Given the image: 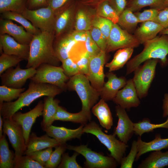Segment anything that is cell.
<instances>
[{"mask_svg":"<svg viewBox=\"0 0 168 168\" xmlns=\"http://www.w3.org/2000/svg\"><path fill=\"white\" fill-rule=\"evenodd\" d=\"M63 91L55 86L30 81L27 90L22 92L14 101L0 103V114L3 119H11L16 112L23 107L28 106L34 100L42 97H54Z\"/></svg>","mask_w":168,"mask_h":168,"instance_id":"1","label":"cell"},{"mask_svg":"<svg viewBox=\"0 0 168 168\" xmlns=\"http://www.w3.org/2000/svg\"><path fill=\"white\" fill-rule=\"evenodd\" d=\"M54 37V32H41L34 35L30 45L26 68L33 67L36 69L43 63L58 66L60 61L53 48Z\"/></svg>","mask_w":168,"mask_h":168,"instance_id":"2","label":"cell"},{"mask_svg":"<svg viewBox=\"0 0 168 168\" xmlns=\"http://www.w3.org/2000/svg\"><path fill=\"white\" fill-rule=\"evenodd\" d=\"M142 51L127 62L126 74L134 72L140 64L151 59H159L162 67L168 64V35H161L145 42Z\"/></svg>","mask_w":168,"mask_h":168,"instance_id":"3","label":"cell"},{"mask_svg":"<svg viewBox=\"0 0 168 168\" xmlns=\"http://www.w3.org/2000/svg\"><path fill=\"white\" fill-rule=\"evenodd\" d=\"M67 88L77 93L81 101V110L91 119V109L96 104L100 96L98 91L90 84L86 76L79 73L70 77L67 83Z\"/></svg>","mask_w":168,"mask_h":168,"instance_id":"4","label":"cell"},{"mask_svg":"<svg viewBox=\"0 0 168 168\" xmlns=\"http://www.w3.org/2000/svg\"><path fill=\"white\" fill-rule=\"evenodd\" d=\"M84 133L91 134L95 136L104 145L110 152L113 157L119 164L125 155L128 146L126 144L117 139L115 135L105 133L102 128L95 122L92 121L85 125L83 128Z\"/></svg>","mask_w":168,"mask_h":168,"instance_id":"5","label":"cell"},{"mask_svg":"<svg viewBox=\"0 0 168 168\" xmlns=\"http://www.w3.org/2000/svg\"><path fill=\"white\" fill-rule=\"evenodd\" d=\"M69 78L65 74L62 68L43 63L36 68L35 74L30 79L35 82L55 86L63 91L67 89V83Z\"/></svg>","mask_w":168,"mask_h":168,"instance_id":"6","label":"cell"},{"mask_svg":"<svg viewBox=\"0 0 168 168\" xmlns=\"http://www.w3.org/2000/svg\"><path fill=\"white\" fill-rule=\"evenodd\" d=\"M159 60L151 59L144 62L134 71L133 78L138 97H146L148 90L154 78L156 68Z\"/></svg>","mask_w":168,"mask_h":168,"instance_id":"7","label":"cell"},{"mask_svg":"<svg viewBox=\"0 0 168 168\" xmlns=\"http://www.w3.org/2000/svg\"><path fill=\"white\" fill-rule=\"evenodd\" d=\"M21 14L41 32H54L55 10L50 7L47 6L35 10L26 8Z\"/></svg>","mask_w":168,"mask_h":168,"instance_id":"8","label":"cell"},{"mask_svg":"<svg viewBox=\"0 0 168 168\" xmlns=\"http://www.w3.org/2000/svg\"><path fill=\"white\" fill-rule=\"evenodd\" d=\"M67 149L77 152L82 155L86 161L84 165L88 168H114L118 163L112 156H105L93 151L87 145L73 146L67 144Z\"/></svg>","mask_w":168,"mask_h":168,"instance_id":"9","label":"cell"},{"mask_svg":"<svg viewBox=\"0 0 168 168\" xmlns=\"http://www.w3.org/2000/svg\"><path fill=\"white\" fill-rule=\"evenodd\" d=\"M141 44L134 35L122 29L117 24H114L107 40L106 52L120 49L134 48Z\"/></svg>","mask_w":168,"mask_h":168,"instance_id":"10","label":"cell"},{"mask_svg":"<svg viewBox=\"0 0 168 168\" xmlns=\"http://www.w3.org/2000/svg\"><path fill=\"white\" fill-rule=\"evenodd\" d=\"M3 119V132L7 136L15 150V157L22 156L26 149L27 145L22 126L12 118Z\"/></svg>","mask_w":168,"mask_h":168,"instance_id":"11","label":"cell"},{"mask_svg":"<svg viewBox=\"0 0 168 168\" xmlns=\"http://www.w3.org/2000/svg\"><path fill=\"white\" fill-rule=\"evenodd\" d=\"M36 71V69L33 67L21 68L19 63L15 68H11L0 76L1 85L13 88H21L27 80L35 75Z\"/></svg>","mask_w":168,"mask_h":168,"instance_id":"12","label":"cell"},{"mask_svg":"<svg viewBox=\"0 0 168 168\" xmlns=\"http://www.w3.org/2000/svg\"><path fill=\"white\" fill-rule=\"evenodd\" d=\"M105 51L101 50L94 55L90 56L88 73L86 76L95 89L99 91L103 87L105 76L104 66L106 60Z\"/></svg>","mask_w":168,"mask_h":168,"instance_id":"13","label":"cell"},{"mask_svg":"<svg viewBox=\"0 0 168 168\" xmlns=\"http://www.w3.org/2000/svg\"><path fill=\"white\" fill-rule=\"evenodd\" d=\"M44 102L40 100L32 109L25 113L18 111L12 115V119L22 127L26 143L27 145L33 125L37 118L42 115Z\"/></svg>","mask_w":168,"mask_h":168,"instance_id":"14","label":"cell"},{"mask_svg":"<svg viewBox=\"0 0 168 168\" xmlns=\"http://www.w3.org/2000/svg\"><path fill=\"white\" fill-rule=\"evenodd\" d=\"M113 100L125 109L136 107L139 105L140 101L133 78L127 81L125 85L118 91Z\"/></svg>","mask_w":168,"mask_h":168,"instance_id":"15","label":"cell"},{"mask_svg":"<svg viewBox=\"0 0 168 168\" xmlns=\"http://www.w3.org/2000/svg\"><path fill=\"white\" fill-rule=\"evenodd\" d=\"M115 111L118 120L114 134L120 140L127 144L134 133V123L129 118L125 109L117 105L115 107Z\"/></svg>","mask_w":168,"mask_h":168,"instance_id":"16","label":"cell"},{"mask_svg":"<svg viewBox=\"0 0 168 168\" xmlns=\"http://www.w3.org/2000/svg\"><path fill=\"white\" fill-rule=\"evenodd\" d=\"M8 34L20 44L30 45L34 35L27 32L22 26L14 23L12 20L0 19V35Z\"/></svg>","mask_w":168,"mask_h":168,"instance_id":"17","label":"cell"},{"mask_svg":"<svg viewBox=\"0 0 168 168\" xmlns=\"http://www.w3.org/2000/svg\"><path fill=\"white\" fill-rule=\"evenodd\" d=\"M30 45L20 43L7 34L0 35V52L8 55H15L24 60H28L30 52Z\"/></svg>","mask_w":168,"mask_h":168,"instance_id":"18","label":"cell"},{"mask_svg":"<svg viewBox=\"0 0 168 168\" xmlns=\"http://www.w3.org/2000/svg\"><path fill=\"white\" fill-rule=\"evenodd\" d=\"M105 76L108 81L99 91L100 96L105 101L113 100L118 91L125 85L127 80L125 77H118L112 72H109Z\"/></svg>","mask_w":168,"mask_h":168,"instance_id":"19","label":"cell"},{"mask_svg":"<svg viewBox=\"0 0 168 168\" xmlns=\"http://www.w3.org/2000/svg\"><path fill=\"white\" fill-rule=\"evenodd\" d=\"M84 126L81 125L76 129H71L51 125L42 129L49 136L54 138L61 144H63L72 139H80L84 133L83 132Z\"/></svg>","mask_w":168,"mask_h":168,"instance_id":"20","label":"cell"},{"mask_svg":"<svg viewBox=\"0 0 168 168\" xmlns=\"http://www.w3.org/2000/svg\"><path fill=\"white\" fill-rule=\"evenodd\" d=\"M69 0L60 8L55 10V36L58 37L66 31L69 28L71 22L72 6L69 3Z\"/></svg>","mask_w":168,"mask_h":168,"instance_id":"21","label":"cell"},{"mask_svg":"<svg viewBox=\"0 0 168 168\" xmlns=\"http://www.w3.org/2000/svg\"><path fill=\"white\" fill-rule=\"evenodd\" d=\"M61 144L47 134L38 137L35 133L32 132L30 135L26 149L24 155H27L31 152L48 147H55Z\"/></svg>","mask_w":168,"mask_h":168,"instance_id":"22","label":"cell"},{"mask_svg":"<svg viewBox=\"0 0 168 168\" xmlns=\"http://www.w3.org/2000/svg\"><path fill=\"white\" fill-rule=\"evenodd\" d=\"M164 29L156 22L146 21L142 23L135 30L134 35L141 44H143L145 42L154 38Z\"/></svg>","mask_w":168,"mask_h":168,"instance_id":"23","label":"cell"},{"mask_svg":"<svg viewBox=\"0 0 168 168\" xmlns=\"http://www.w3.org/2000/svg\"><path fill=\"white\" fill-rule=\"evenodd\" d=\"M141 137H138L137 141L138 152L136 161L138 160L141 156L146 153L160 151L168 147V138H161L160 134H156L155 139L149 142L142 141Z\"/></svg>","mask_w":168,"mask_h":168,"instance_id":"24","label":"cell"},{"mask_svg":"<svg viewBox=\"0 0 168 168\" xmlns=\"http://www.w3.org/2000/svg\"><path fill=\"white\" fill-rule=\"evenodd\" d=\"M105 101L101 99L93 106L91 111L97 118L102 127L108 130L113 125V119L110 109Z\"/></svg>","mask_w":168,"mask_h":168,"instance_id":"25","label":"cell"},{"mask_svg":"<svg viewBox=\"0 0 168 168\" xmlns=\"http://www.w3.org/2000/svg\"><path fill=\"white\" fill-rule=\"evenodd\" d=\"M60 101L54 99L53 97L46 96L44 100L43 111V120L41 123L42 128L52 125L54 121V117L59 106Z\"/></svg>","mask_w":168,"mask_h":168,"instance_id":"26","label":"cell"},{"mask_svg":"<svg viewBox=\"0 0 168 168\" xmlns=\"http://www.w3.org/2000/svg\"><path fill=\"white\" fill-rule=\"evenodd\" d=\"M168 166V151L152 152L138 166V168H162Z\"/></svg>","mask_w":168,"mask_h":168,"instance_id":"27","label":"cell"},{"mask_svg":"<svg viewBox=\"0 0 168 168\" xmlns=\"http://www.w3.org/2000/svg\"><path fill=\"white\" fill-rule=\"evenodd\" d=\"M133 49L127 48L119 49L115 54L112 60L105 65V67L109 68V71L112 72L123 67L129 60Z\"/></svg>","mask_w":168,"mask_h":168,"instance_id":"28","label":"cell"},{"mask_svg":"<svg viewBox=\"0 0 168 168\" xmlns=\"http://www.w3.org/2000/svg\"><path fill=\"white\" fill-rule=\"evenodd\" d=\"M72 36L68 34L58 41L53 45L55 54L59 60L62 62L69 57V53L77 43Z\"/></svg>","mask_w":168,"mask_h":168,"instance_id":"29","label":"cell"},{"mask_svg":"<svg viewBox=\"0 0 168 168\" xmlns=\"http://www.w3.org/2000/svg\"><path fill=\"white\" fill-rule=\"evenodd\" d=\"M60 120L79 123L85 125L90 120L82 111L77 113H71L62 107L59 106L54 117V121Z\"/></svg>","mask_w":168,"mask_h":168,"instance_id":"30","label":"cell"},{"mask_svg":"<svg viewBox=\"0 0 168 168\" xmlns=\"http://www.w3.org/2000/svg\"><path fill=\"white\" fill-rule=\"evenodd\" d=\"M6 135L3 133L0 138V168H14L15 154L9 148Z\"/></svg>","mask_w":168,"mask_h":168,"instance_id":"31","label":"cell"},{"mask_svg":"<svg viewBox=\"0 0 168 168\" xmlns=\"http://www.w3.org/2000/svg\"><path fill=\"white\" fill-rule=\"evenodd\" d=\"M0 14L1 17L17 22L21 24L27 32L33 35H36L41 32L39 29L34 26L21 13L7 11Z\"/></svg>","mask_w":168,"mask_h":168,"instance_id":"32","label":"cell"},{"mask_svg":"<svg viewBox=\"0 0 168 168\" xmlns=\"http://www.w3.org/2000/svg\"><path fill=\"white\" fill-rule=\"evenodd\" d=\"M146 7L160 10L167 6L165 0H128L126 7L133 12Z\"/></svg>","mask_w":168,"mask_h":168,"instance_id":"33","label":"cell"},{"mask_svg":"<svg viewBox=\"0 0 168 168\" xmlns=\"http://www.w3.org/2000/svg\"><path fill=\"white\" fill-rule=\"evenodd\" d=\"M159 128L168 129V117L165 122L161 124L151 123L149 119L147 118L144 119L137 123H134V133L140 137L144 133L152 132L154 129Z\"/></svg>","mask_w":168,"mask_h":168,"instance_id":"34","label":"cell"},{"mask_svg":"<svg viewBox=\"0 0 168 168\" xmlns=\"http://www.w3.org/2000/svg\"><path fill=\"white\" fill-rule=\"evenodd\" d=\"M138 23L134 13L126 7L119 15L117 24L129 32L136 28Z\"/></svg>","mask_w":168,"mask_h":168,"instance_id":"35","label":"cell"},{"mask_svg":"<svg viewBox=\"0 0 168 168\" xmlns=\"http://www.w3.org/2000/svg\"><path fill=\"white\" fill-rule=\"evenodd\" d=\"M27 0H0V13L12 11L21 13L27 8Z\"/></svg>","mask_w":168,"mask_h":168,"instance_id":"36","label":"cell"},{"mask_svg":"<svg viewBox=\"0 0 168 168\" xmlns=\"http://www.w3.org/2000/svg\"><path fill=\"white\" fill-rule=\"evenodd\" d=\"M97 13L99 16L110 20L114 24L118 23L119 16L108 1H104L99 4Z\"/></svg>","mask_w":168,"mask_h":168,"instance_id":"37","label":"cell"},{"mask_svg":"<svg viewBox=\"0 0 168 168\" xmlns=\"http://www.w3.org/2000/svg\"><path fill=\"white\" fill-rule=\"evenodd\" d=\"M25 90V88H13L1 85L0 86V103L9 102L17 99Z\"/></svg>","mask_w":168,"mask_h":168,"instance_id":"38","label":"cell"},{"mask_svg":"<svg viewBox=\"0 0 168 168\" xmlns=\"http://www.w3.org/2000/svg\"><path fill=\"white\" fill-rule=\"evenodd\" d=\"M66 143L61 144L56 147L46 163L45 168L57 167L61 162L62 154L67 149Z\"/></svg>","mask_w":168,"mask_h":168,"instance_id":"39","label":"cell"},{"mask_svg":"<svg viewBox=\"0 0 168 168\" xmlns=\"http://www.w3.org/2000/svg\"><path fill=\"white\" fill-rule=\"evenodd\" d=\"M23 60L15 55L3 53L0 56V76L7 69L17 65Z\"/></svg>","mask_w":168,"mask_h":168,"instance_id":"40","label":"cell"},{"mask_svg":"<svg viewBox=\"0 0 168 168\" xmlns=\"http://www.w3.org/2000/svg\"><path fill=\"white\" fill-rule=\"evenodd\" d=\"M114 24L110 20L100 16L95 17L91 22V25L98 28L107 40Z\"/></svg>","mask_w":168,"mask_h":168,"instance_id":"41","label":"cell"},{"mask_svg":"<svg viewBox=\"0 0 168 168\" xmlns=\"http://www.w3.org/2000/svg\"><path fill=\"white\" fill-rule=\"evenodd\" d=\"M14 168H44L28 155L14 157Z\"/></svg>","mask_w":168,"mask_h":168,"instance_id":"42","label":"cell"},{"mask_svg":"<svg viewBox=\"0 0 168 168\" xmlns=\"http://www.w3.org/2000/svg\"><path fill=\"white\" fill-rule=\"evenodd\" d=\"M91 22L83 10L78 11L75 18V28L77 31H89L91 28Z\"/></svg>","mask_w":168,"mask_h":168,"instance_id":"43","label":"cell"},{"mask_svg":"<svg viewBox=\"0 0 168 168\" xmlns=\"http://www.w3.org/2000/svg\"><path fill=\"white\" fill-rule=\"evenodd\" d=\"M53 151V147H48L31 152L27 155L45 168V164L49 160Z\"/></svg>","mask_w":168,"mask_h":168,"instance_id":"44","label":"cell"},{"mask_svg":"<svg viewBox=\"0 0 168 168\" xmlns=\"http://www.w3.org/2000/svg\"><path fill=\"white\" fill-rule=\"evenodd\" d=\"M138 152L137 141L133 140L129 153L126 157H123L120 162L121 168H132Z\"/></svg>","mask_w":168,"mask_h":168,"instance_id":"45","label":"cell"},{"mask_svg":"<svg viewBox=\"0 0 168 168\" xmlns=\"http://www.w3.org/2000/svg\"><path fill=\"white\" fill-rule=\"evenodd\" d=\"M79 154L75 152L72 156H70L67 153H64L62 155L60 163L58 166V168H82V167L76 161L77 156Z\"/></svg>","mask_w":168,"mask_h":168,"instance_id":"46","label":"cell"},{"mask_svg":"<svg viewBox=\"0 0 168 168\" xmlns=\"http://www.w3.org/2000/svg\"><path fill=\"white\" fill-rule=\"evenodd\" d=\"M90 30L92 39L99 48L102 51H106L107 39L105 36L98 28L95 27L93 26Z\"/></svg>","mask_w":168,"mask_h":168,"instance_id":"47","label":"cell"},{"mask_svg":"<svg viewBox=\"0 0 168 168\" xmlns=\"http://www.w3.org/2000/svg\"><path fill=\"white\" fill-rule=\"evenodd\" d=\"M159 11V9L151 8L145 10L142 12H136L134 14L139 23L148 21H154Z\"/></svg>","mask_w":168,"mask_h":168,"instance_id":"48","label":"cell"},{"mask_svg":"<svg viewBox=\"0 0 168 168\" xmlns=\"http://www.w3.org/2000/svg\"><path fill=\"white\" fill-rule=\"evenodd\" d=\"M62 63L64 72L69 77L79 73L77 63L71 58L69 57L66 58Z\"/></svg>","mask_w":168,"mask_h":168,"instance_id":"49","label":"cell"},{"mask_svg":"<svg viewBox=\"0 0 168 168\" xmlns=\"http://www.w3.org/2000/svg\"><path fill=\"white\" fill-rule=\"evenodd\" d=\"M90 56L88 52L86 51L81 55L79 59L76 63L79 73L86 76L88 72Z\"/></svg>","mask_w":168,"mask_h":168,"instance_id":"50","label":"cell"},{"mask_svg":"<svg viewBox=\"0 0 168 168\" xmlns=\"http://www.w3.org/2000/svg\"><path fill=\"white\" fill-rule=\"evenodd\" d=\"M86 34L87 38L85 45L86 51L90 56L97 54L101 51V49L92 39L90 31H86Z\"/></svg>","mask_w":168,"mask_h":168,"instance_id":"51","label":"cell"},{"mask_svg":"<svg viewBox=\"0 0 168 168\" xmlns=\"http://www.w3.org/2000/svg\"><path fill=\"white\" fill-rule=\"evenodd\" d=\"M154 21L159 24L164 29L168 27V6L160 10Z\"/></svg>","mask_w":168,"mask_h":168,"instance_id":"52","label":"cell"},{"mask_svg":"<svg viewBox=\"0 0 168 168\" xmlns=\"http://www.w3.org/2000/svg\"><path fill=\"white\" fill-rule=\"evenodd\" d=\"M109 2L119 16L127 7V0H110Z\"/></svg>","mask_w":168,"mask_h":168,"instance_id":"53","label":"cell"},{"mask_svg":"<svg viewBox=\"0 0 168 168\" xmlns=\"http://www.w3.org/2000/svg\"><path fill=\"white\" fill-rule=\"evenodd\" d=\"M47 0H28L27 8L29 9L35 10L47 6Z\"/></svg>","mask_w":168,"mask_h":168,"instance_id":"54","label":"cell"},{"mask_svg":"<svg viewBox=\"0 0 168 168\" xmlns=\"http://www.w3.org/2000/svg\"><path fill=\"white\" fill-rule=\"evenodd\" d=\"M69 0H47V6L54 10L57 9L63 5Z\"/></svg>","mask_w":168,"mask_h":168,"instance_id":"55","label":"cell"},{"mask_svg":"<svg viewBox=\"0 0 168 168\" xmlns=\"http://www.w3.org/2000/svg\"><path fill=\"white\" fill-rule=\"evenodd\" d=\"M74 39L76 41H86L87 36L86 31H77L71 34Z\"/></svg>","mask_w":168,"mask_h":168,"instance_id":"56","label":"cell"},{"mask_svg":"<svg viewBox=\"0 0 168 168\" xmlns=\"http://www.w3.org/2000/svg\"><path fill=\"white\" fill-rule=\"evenodd\" d=\"M162 108L163 110V117L168 116V94L167 93H166L164 95Z\"/></svg>","mask_w":168,"mask_h":168,"instance_id":"57","label":"cell"},{"mask_svg":"<svg viewBox=\"0 0 168 168\" xmlns=\"http://www.w3.org/2000/svg\"><path fill=\"white\" fill-rule=\"evenodd\" d=\"M3 118L0 114V138L2 136L3 129L2 128V125H3Z\"/></svg>","mask_w":168,"mask_h":168,"instance_id":"58","label":"cell"},{"mask_svg":"<svg viewBox=\"0 0 168 168\" xmlns=\"http://www.w3.org/2000/svg\"><path fill=\"white\" fill-rule=\"evenodd\" d=\"M159 33L161 35H168V27L164 29Z\"/></svg>","mask_w":168,"mask_h":168,"instance_id":"59","label":"cell"},{"mask_svg":"<svg viewBox=\"0 0 168 168\" xmlns=\"http://www.w3.org/2000/svg\"><path fill=\"white\" fill-rule=\"evenodd\" d=\"M165 2L166 6H168V0H165Z\"/></svg>","mask_w":168,"mask_h":168,"instance_id":"60","label":"cell"},{"mask_svg":"<svg viewBox=\"0 0 168 168\" xmlns=\"http://www.w3.org/2000/svg\"><path fill=\"white\" fill-rule=\"evenodd\" d=\"M110 0H105V1H109Z\"/></svg>","mask_w":168,"mask_h":168,"instance_id":"61","label":"cell"}]
</instances>
